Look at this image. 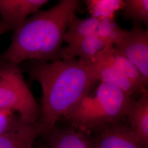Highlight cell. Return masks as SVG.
<instances>
[{
  "label": "cell",
  "instance_id": "cell-1",
  "mask_svg": "<svg viewBox=\"0 0 148 148\" xmlns=\"http://www.w3.org/2000/svg\"><path fill=\"white\" fill-rule=\"evenodd\" d=\"M30 77L42 88V106L38 122L41 136L95 88L98 81L85 63L76 58L53 62L31 60Z\"/></svg>",
  "mask_w": 148,
  "mask_h": 148
},
{
  "label": "cell",
  "instance_id": "cell-2",
  "mask_svg": "<svg viewBox=\"0 0 148 148\" xmlns=\"http://www.w3.org/2000/svg\"><path fill=\"white\" fill-rule=\"evenodd\" d=\"M79 5L78 0H61L51 8L27 18L14 31L11 43L0 55V60L17 65L27 60H59L64 34Z\"/></svg>",
  "mask_w": 148,
  "mask_h": 148
},
{
  "label": "cell",
  "instance_id": "cell-3",
  "mask_svg": "<svg viewBox=\"0 0 148 148\" xmlns=\"http://www.w3.org/2000/svg\"><path fill=\"white\" fill-rule=\"evenodd\" d=\"M134 99L112 85L100 82L60 120L89 135L127 117Z\"/></svg>",
  "mask_w": 148,
  "mask_h": 148
},
{
  "label": "cell",
  "instance_id": "cell-4",
  "mask_svg": "<svg viewBox=\"0 0 148 148\" xmlns=\"http://www.w3.org/2000/svg\"><path fill=\"white\" fill-rule=\"evenodd\" d=\"M5 110L16 112L27 124L36 123L41 115L18 65L0 60V110Z\"/></svg>",
  "mask_w": 148,
  "mask_h": 148
},
{
  "label": "cell",
  "instance_id": "cell-5",
  "mask_svg": "<svg viewBox=\"0 0 148 148\" xmlns=\"http://www.w3.org/2000/svg\"><path fill=\"white\" fill-rule=\"evenodd\" d=\"M115 47L136 66L144 79L148 81V30L135 23Z\"/></svg>",
  "mask_w": 148,
  "mask_h": 148
},
{
  "label": "cell",
  "instance_id": "cell-6",
  "mask_svg": "<svg viewBox=\"0 0 148 148\" xmlns=\"http://www.w3.org/2000/svg\"><path fill=\"white\" fill-rule=\"evenodd\" d=\"M92 136L95 148H148L127 123L119 122L104 127Z\"/></svg>",
  "mask_w": 148,
  "mask_h": 148
},
{
  "label": "cell",
  "instance_id": "cell-7",
  "mask_svg": "<svg viewBox=\"0 0 148 148\" xmlns=\"http://www.w3.org/2000/svg\"><path fill=\"white\" fill-rule=\"evenodd\" d=\"M98 53L91 60L84 62L96 79L116 87L131 97L136 93H142L131 80Z\"/></svg>",
  "mask_w": 148,
  "mask_h": 148
},
{
  "label": "cell",
  "instance_id": "cell-8",
  "mask_svg": "<svg viewBox=\"0 0 148 148\" xmlns=\"http://www.w3.org/2000/svg\"><path fill=\"white\" fill-rule=\"evenodd\" d=\"M43 136L46 139L42 148H95L91 135L71 125L63 127L56 125Z\"/></svg>",
  "mask_w": 148,
  "mask_h": 148
},
{
  "label": "cell",
  "instance_id": "cell-9",
  "mask_svg": "<svg viewBox=\"0 0 148 148\" xmlns=\"http://www.w3.org/2000/svg\"><path fill=\"white\" fill-rule=\"evenodd\" d=\"M47 0H0L1 19L14 31L28 16L39 11Z\"/></svg>",
  "mask_w": 148,
  "mask_h": 148
},
{
  "label": "cell",
  "instance_id": "cell-10",
  "mask_svg": "<svg viewBox=\"0 0 148 148\" xmlns=\"http://www.w3.org/2000/svg\"><path fill=\"white\" fill-rule=\"evenodd\" d=\"M40 136L38 122L27 124L21 121L0 134V148H32Z\"/></svg>",
  "mask_w": 148,
  "mask_h": 148
},
{
  "label": "cell",
  "instance_id": "cell-11",
  "mask_svg": "<svg viewBox=\"0 0 148 148\" xmlns=\"http://www.w3.org/2000/svg\"><path fill=\"white\" fill-rule=\"evenodd\" d=\"M98 53L131 80L142 93L147 90L148 81L144 79L136 66L126 57L119 52L114 45H108Z\"/></svg>",
  "mask_w": 148,
  "mask_h": 148
},
{
  "label": "cell",
  "instance_id": "cell-12",
  "mask_svg": "<svg viewBox=\"0 0 148 148\" xmlns=\"http://www.w3.org/2000/svg\"><path fill=\"white\" fill-rule=\"evenodd\" d=\"M127 124L144 145L148 147V91L134 100L127 114Z\"/></svg>",
  "mask_w": 148,
  "mask_h": 148
},
{
  "label": "cell",
  "instance_id": "cell-13",
  "mask_svg": "<svg viewBox=\"0 0 148 148\" xmlns=\"http://www.w3.org/2000/svg\"><path fill=\"white\" fill-rule=\"evenodd\" d=\"M106 46V43L95 34L78 42L68 45V46L61 48L59 52V58L69 60L78 57L80 60L88 62Z\"/></svg>",
  "mask_w": 148,
  "mask_h": 148
},
{
  "label": "cell",
  "instance_id": "cell-14",
  "mask_svg": "<svg viewBox=\"0 0 148 148\" xmlns=\"http://www.w3.org/2000/svg\"><path fill=\"white\" fill-rule=\"evenodd\" d=\"M99 21L94 17L79 19L75 16L64 33L63 41L71 45L95 34Z\"/></svg>",
  "mask_w": 148,
  "mask_h": 148
},
{
  "label": "cell",
  "instance_id": "cell-15",
  "mask_svg": "<svg viewBox=\"0 0 148 148\" xmlns=\"http://www.w3.org/2000/svg\"><path fill=\"white\" fill-rule=\"evenodd\" d=\"M85 2L91 16L99 21L115 20V13L123 10V0H87Z\"/></svg>",
  "mask_w": 148,
  "mask_h": 148
},
{
  "label": "cell",
  "instance_id": "cell-16",
  "mask_svg": "<svg viewBox=\"0 0 148 148\" xmlns=\"http://www.w3.org/2000/svg\"><path fill=\"white\" fill-rule=\"evenodd\" d=\"M127 32L119 27L115 20H104L99 21L95 34L107 45L115 46L121 42Z\"/></svg>",
  "mask_w": 148,
  "mask_h": 148
},
{
  "label": "cell",
  "instance_id": "cell-17",
  "mask_svg": "<svg viewBox=\"0 0 148 148\" xmlns=\"http://www.w3.org/2000/svg\"><path fill=\"white\" fill-rule=\"evenodd\" d=\"M124 2L125 19H133L148 25V0H125Z\"/></svg>",
  "mask_w": 148,
  "mask_h": 148
},
{
  "label": "cell",
  "instance_id": "cell-18",
  "mask_svg": "<svg viewBox=\"0 0 148 148\" xmlns=\"http://www.w3.org/2000/svg\"><path fill=\"white\" fill-rule=\"evenodd\" d=\"M21 121L16 112L10 110H0V134Z\"/></svg>",
  "mask_w": 148,
  "mask_h": 148
},
{
  "label": "cell",
  "instance_id": "cell-19",
  "mask_svg": "<svg viewBox=\"0 0 148 148\" xmlns=\"http://www.w3.org/2000/svg\"><path fill=\"white\" fill-rule=\"evenodd\" d=\"M10 30H11V29L5 25L0 18V36Z\"/></svg>",
  "mask_w": 148,
  "mask_h": 148
}]
</instances>
